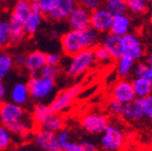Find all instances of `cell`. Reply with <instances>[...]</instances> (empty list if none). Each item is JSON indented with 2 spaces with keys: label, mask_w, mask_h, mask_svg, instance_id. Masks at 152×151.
<instances>
[{
  "label": "cell",
  "mask_w": 152,
  "mask_h": 151,
  "mask_svg": "<svg viewBox=\"0 0 152 151\" xmlns=\"http://www.w3.org/2000/svg\"><path fill=\"white\" fill-rule=\"evenodd\" d=\"M146 64H147L148 66H149L150 68L152 69V53H151V54L148 55V57H147V62H146Z\"/></svg>",
  "instance_id": "45"
},
{
  "label": "cell",
  "mask_w": 152,
  "mask_h": 151,
  "mask_svg": "<svg viewBox=\"0 0 152 151\" xmlns=\"http://www.w3.org/2000/svg\"><path fill=\"white\" fill-rule=\"evenodd\" d=\"M150 22H151V24H152V10L150 11Z\"/></svg>",
  "instance_id": "47"
},
{
  "label": "cell",
  "mask_w": 152,
  "mask_h": 151,
  "mask_svg": "<svg viewBox=\"0 0 152 151\" xmlns=\"http://www.w3.org/2000/svg\"><path fill=\"white\" fill-rule=\"evenodd\" d=\"M66 21L71 30L83 31L90 26V12L77 4L68 16Z\"/></svg>",
  "instance_id": "14"
},
{
  "label": "cell",
  "mask_w": 152,
  "mask_h": 151,
  "mask_svg": "<svg viewBox=\"0 0 152 151\" xmlns=\"http://www.w3.org/2000/svg\"><path fill=\"white\" fill-rule=\"evenodd\" d=\"M128 12L135 16H142L149 12L150 3L148 0H131L127 3Z\"/></svg>",
  "instance_id": "27"
},
{
  "label": "cell",
  "mask_w": 152,
  "mask_h": 151,
  "mask_svg": "<svg viewBox=\"0 0 152 151\" xmlns=\"http://www.w3.org/2000/svg\"><path fill=\"white\" fill-rule=\"evenodd\" d=\"M121 1H124L125 3H129L131 1V0H121Z\"/></svg>",
  "instance_id": "48"
},
{
  "label": "cell",
  "mask_w": 152,
  "mask_h": 151,
  "mask_svg": "<svg viewBox=\"0 0 152 151\" xmlns=\"http://www.w3.org/2000/svg\"><path fill=\"white\" fill-rule=\"evenodd\" d=\"M145 117L144 110H142V99L135 98L129 104L124 105L123 114L121 118H124L127 122H138Z\"/></svg>",
  "instance_id": "17"
},
{
  "label": "cell",
  "mask_w": 152,
  "mask_h": 151,
  "mask_svg": "<svg viewBox=\"0 0 152 151\" xmlns=\"http://www.w3.org/2000/svg\"><path fill=\"white\" fill-rule=\"evenodd\" d=\"M126 135L124 130L115 124H108L99 139V146L104 151H119L125 145Z\"/></svg>",
  "instance_id": "2"
},
{
  "label": "cell",
  "mask_w": 152,
  "mask_h": 151,
  "mask_svg": "<svg viewBox=\"0 0 152 151\" xmlns=\"http://www.w3.org/2000/svg\"><path fill=\"white\" fill-rule=\"evenodd\" d=\"M10 97H11V100L13 103L23 106L28 100V98H30V93H28L26 84L21 83V81L15 84L13 86L12 90H11Z\"/></svg>",
  "instance_id": "20"
},
{
  "label": "cell",
  "mask_w": 152,
  "mask_h": 151,
  "mask_svg": "<svg viewBox=\"0 0 152 151\" xmlns=\"http://www.w3.org/2000/svg\"><path fill=\"white\" fill-rule=\"evenodd\" d=\"M60 74V69L58 66H52V65H45L38 72V75L43 76V77L52 78L56 80Z\"/></svg>",
  "instance_id": "31"
},
{
  "label": "cell",
  "mask_w": 152,
  "mask_h": 151,
  "mask_svg": "<svg viewBox=\"0 0 152 151\" xmlns=\"http://www.w3.org/2000/svg\"><path fill=\"white\" fill-rule=\"evenodd\" d=\"M61 62V57L57 53H48L45 54V65H52V66H59Z\"/></svg>",
  "instance_id": "39"
},
{
  "label": "cell",
  "mask_w": 152,
  "mask_h": 151,
  "mask_svg": "<svg viewBox=\"0 0 152 151\" xmlns=\"http://www.w3.org/2000/svg\"><path fill=\"white\" fill-rule=\"evenodd\" d=\"M14 68V57L7 52H0V80H3Z\"/></svg>",
  "instance_id": "26"
},
{
  "label": "cell",
  "mask_w": 152,
  "mask_h": 151,
  "mask_svg": "<svg viewBox=\"0 0 152 151\" xmlns=\"http://www.w3.org/2000/svg\"><path fill=\"white\" fill-rule=\"evenodd\" d=\"M34 143L36 147L42 151H62L61 147L57 142L56 133L41 128L36 130L34 134Z\"/></svg>",
  "instance_id": "12"
},
{
  "label": "cell",
  "mask_w": 152,
  "mask_h": 151,
  "mask_svg": "<svg viewBox=\"0 0 152 151\" xmlns=\"http://www.w3.org/2000/svg\"><path fill=\"white\" fill-rule=\"evenodd\" d=\"M133 73H134L135 77L145 78L152 85V69L146 62H140L137 65H135V67L133 69Z\"/></svg>",
  "instance_id": "29"
},
{
  "label": "cell",
  "mask_w": 152,
  "mask_h": 151,
  "mask_svg": "<svg viewBox=\"0 0 152 151\" xmlns=\"http://www.w3.org/2000/svg\"><path fill=\"white\" fill-rule=\"evenodd\" d=\"M12 142L13 136L11 131L2 124H0V151L9 149L12 145Z\"/></svg>",
  "instance_id": "30"
},
{
  "label": "cell",
  "mask_w": 152,
  "mask_h": 151,
  "mask_svg": "<svg viewBox=\"0 0 152 151\" xmlns=\"http://www.w3.org/2000/svg\"><path fill=\"white\" fill-rule=\"evenodd\" d=\"M116 62V72L119 77L126 78L133 73V69L135 67V62L133 59L123 55Z\"/></svg>",
  "instance_id": "23"
},
{
  "label": "cell",
  "mask_w": 152,
  "mask_h": 151,
  "mask_svg": "<svg viewBox=\"0 0 152 151\" xmlns=\"http://www.w3.org/2000/svg\"><path fill=\"white\" fill-rule=\"evenodd\" d=\"M5 95H7V87L2 80H0V103L3 102Z\"/></svg>",
  "instance_id": "43"
},
{
  "label": "cell",
  "mask_w": 152,
  "mask_h": 151,
  "mask_svg": "<svg viewBox=\"0 0 152 151\" xmlns=\"http://www.w3.org/2000/svg\"><path fill=\"white\" fill-rule=\"evenodd\" d=\"M149 1V3H150V5H152V0H148Z\"/></svg>",
  "instance_id": "49"
},
{
  "label": "cell",
  "mask_w": 152,
  "mask_h": 151,
  "mask_svg": "<svg viewBox=\"0 0 152 151\" xmlns=\"http://www.w3.org/2000/svg\"><path fill=\"white\" fill-rule=\"evenodd\" d=\"M85 151H98V146L93 141L90 139H83L80 143Z\"/></svg>",
  "instance_id": "41"
},
{
  "label": "cell",
  "mask_w": 152,
  "mask_h": 151,
  "mask_svg": "<svg viewBox=\"0 0 152 151\" xmlns=\"http://www.w3.org/2000/svg\"><path fill=\"white\" fill-rule=\"evenodd\" d=\"M64 128V118L59 113H53L50 117L45 120L43 125L41 126V129L48 130L51 132L57 133L61 129Z\"/></svg>",
  "instance_id": "25"
},
{
  "label": "cell",
  "mask_w": 152,
  "mask_h": 151,
  "mask_svg": "<svg viewBox=\"0 0 152 151\" xmlns=\"http://www.w3.org/2000/svg\"><path fill=\"white\" fill-rule=\"evenodd\" d=\"M30 97L36 100H42L49 97L55 89V80L40 75L31 76L26 83Z\"/></svg>",
  "instance_id": "5"
},
{
  "label": "cell",
  "mask_w": 152,
  "mask_h": 151,
  "mask_svg": "<svg viewBox=\"0 0 152 151\" xmlns=\"http://www.w3.org/2000/svg\"><path fill=\"white\" fill-rule=\"evenodd\" d=\"M131 30H132V19L128 15V13L113 16L110 33L119 36V37H123V36L130 33Z\"/></svg>",
  "instance_id": "16"
},
{
  "label": "cell",
  "mask_w": 152,
  "mask_h": 151,
  "mask_svg": "<svg viewBox=\"0 0 152 151\" xmlns=\"http://www.w3.org/2000/svg\"><path fill=\"white\" fill-rule=\"evenodd\" d=\"M28 1H34V0H28Z\"/></svg>",
  "instance_id": "50"
},
{
  "label": "cell",
  "mask_w": 152,
  "mask_h": 151,
  "mask_svg": "<svg viewBox=\"0 0 152 151\" xmlns=\"http://www.w3.org/2000/svg\"><path fill=\"white\" fill-rule=\"evenodd\" d=\"M28 118L26 109L13 102L0 103V124L10 129L16 124Z\"/></svg>",
  "instance_id": "4"
},
{
  "label": "cell",
  "mask_w": 152,
  "mask_h": 151,
  "mask_svg": "<svg viewBox=\"0 0 152 151\" xmlns=\"http://www.w3.org/2000/svg\"><path fill=\"white\" fill-rule=\"evenodd\" d=\"M81 90H83V85L81 84H75V85L60 91L55 96V98L52 100V103L49 105L53 113L60 114L66 109L69 108L73 104L76 97L78 96L79 93L81 92Z\"/></svg>",
  "instance_id": "6"
},
{
  "label": "cell",
  "mask_w": 152,
  "mask_h": 151,
  "mask_svg": "<svg viewBox=\"0 0 152 151\" xmlns=\"http://www.w3.org/2000/svg\"><path fill=\"white\" fill-rule=\"evenodd\" d=\"M53 114L49 105H45L43 103H38L34 106L33 113H32V123L37 129L41 128L45 120Z\"/></svg>",
  "instance_id": "19"
},
{
  "label": "cell",
  "mask_w": 152,
  "mask_h": 151,
  "mask_svg": "<svg viewBox=\"0 0 152 151\" xmlns=\"http://www.w3.org/2000/svg\"><path fill=\"white\" fill-rule=\"evenodd\" d=\"M34 1L36 3L38 12L42 14L43 16L49 15L53 7V4H54V0H34Z\"/></svg>",
  "instance_id": "34"
},
{
  "label": "cell",
  "mask_w": 152,
  "mask_h": 151,
  "mask_svg": "<svg viewBox=\"0 0 152 151\" xmlns=\"http://www.w3.org/2000/svg\"><path fill=\"white\" fill-rule=\"evenodd\" d=\"M110 95H111L112 99L121 103L123 105L129 104L136 98L134 91H133L132 83L126 78H121V79L117 80L116 83L112 86Z\"/></svg>",
  "instance_id": "9"
},
{
  "label": "cell",
  "mask_w": 152,
  "mask_h": 151,
  "mask_svg": "<svg viewBox=\"0 0 152 151\" xmlns=\"http://www.w3.org/2000/svg\"><path fill=\"white\" fill-rule=\"evenodd\" d=\"M109 124V119L104 114L91 112L80 118V125L85 131L90 134H102Z\"/></svg>",
  "instance_id": "8"
},
{
  "label": "cell",
  "mask_w": 152,
  "mask_h": 151,
  "mask_svg": "<svg viewBox=\"0 0 152 151\" xmlns=\"http://www.w3.org/2000/svg\"><path fill=\"white\" fill-rule=\"evenodd\" d=\"M100 45L109 53L112 60H118L123 56V47H121V37L112 33H106L100 39Z\"/></svg>",
  "instance_id": "15"
},
{
  "label": "cell",
  "mask_w": 152,
  "mask_h": 151,
  "mask_svg": "<svg viewBox=\"0 0 152 151\" xmlns=\"http://www.w3.org/2000/svg\"><path fill=\"white\" fill-rule=\"evenodd\" d=\"M62 151H85L80 143L70 141L66 146L62 148Z\"/></svg>",
  "instance_id": "40"
},
{
  "label": "cell",
  "mask_w": 152,
  "mask_h": 151,
  "mask_svg": "<svg viewBox=\"0 0 152 151\" xmlns=\"http://www.w3.org/2000/svg\"><path fill=\"white\" fill-rule=\"evenodd\" d=\"M131 83H132L133 91L136 98L142 99L152 93V85L145 78L134 77Z\"/></svg>",
  "instance_id": "22"
},
{
  "label": "cell",
  "mask_w": 152,
  "mask_h": 151,
  "mask_svg": "<svg viewBox=\"0 0 152 151\" xmlns=\"http://www.w3.org/2000/svg\"><path fill=\"white\" fill-rule=\"evenodd\" d=\"M12 29L9 20H0V49L10 45Z\"/></svg>",
  "instance_id": "28"
},
{
  "label": "cell",
  "mask_w": 152,
  "mask_h": 151,
  "mask_svg": "<svg viewBox=\"0 0 152 151\" xmlns=\"http://www.w3.org/2000/svg\"><path fill=\"white\" fill-rule=\"evenodd\" d=\"M93 52H94V56H95V60L96 62H99V64H109L112 59L110 57L109 53L106 51L104 47L102 45H97L96 47L93 49Z\"/></svg>",
  "instance_id": "32"
},
{
  "label": "cell",
  "mask_w": 152,
  "mask_h": 151,
  "mask_svg": "<svg viewBox=\"0 0 152 151\" xmlns=\"http://www.w3.org/2000/svg\"><path fill=\"white\" fill-rule=\"evenodd\" d=\"M113 16L104 7H98L90 13V26L99 34L109 33Z\"/></svg>",
  "instance_id": "11"
},
{
  "label": "cell",
  "mask_w": 152,
  "mask_h": 151,
  "mask_svg": "<svg viewBox=\"0 0 152 151\" xmlns=\"http://www.w3.org/2000/svg\"><path fill=\"white\" fill-rule=\"evenodd\" d=\"M15 151H35V150L30 146H20V147H18Z\"/></svg>",
  "instance_id": "44"
},
{
  "label": "cell",
  "mask_w": 152,
  "mask_h": 151,
  "mask_svg": "<svg viewBox=\"0 0 152 151\" xmlns=\"http://www.w3.org/2000/svg\"><path fill=\"white\" fill-rule=\"evenodd\" d=\"M32 13L31 1L28 0H16L13 5L11 16H10V24L11 28H23V24L28 16Z\"/></svg>",
  "instance_id": "10"
},
{
  "label": "cell",
  "mask_w": 152,
  "mask_h": 151,
  "mask_svg": "<svg viewBox=\"0 0 152 151\" xmlns=\"http://www.w3.org/2000/svg\"><path fill=\"white\" fill-rule=\"evenodd\" d=\"M76 5L77 0H54L52 10L47 17L53 21H64Z\"/></svg>",
  "instance_id": "13"
},
{
  "label": "cell",
  "mask_w": 152,
  "mask_h": 151,
  "mask_svg": "<svg viewBox=\"0 0 152 151\" xmlns=\"http://www.w3.org/2000/svg\"><path fill=\"white\" fill-rule=\"evenodd\" d=\"M124 110V105L121 103H118L114 99H111L108 104V111L110 114H112L115 117H121Z\"/></svg>",
  "instance_id": "36"
},
{
  "label": "cell",
  "mask_w": 152,
  "mask_h": 151,
  "mask_svg": "<svg viewBox=\"0 0 152 151\" xmlns=\"http://www.w3.org/2000/svg\"><path fill=\"white\" fill-rule=\"evenodd\" d=\"M123 55L137 62L145 54V48L140 36L134 33H128L121 37Z\"/></svg>",
  "instance_id": "7"
},
{
  "label": "cell",
  "mask_w": 152,
  "mask_h": 151,
  "mask_svg": "<svg viewBox=\"0 0 152 151\" xmlns=\"http://www.w3.org/2000/svg\"><path fill=\"white\" fill-rule=\"evenodd\" d=\"M94 52L93 49H86L72 56L71 62L66 69V74L68 77L77 78L83 75L95 65Z\"/></svg>",
  "instance_id": "1"
},
{
  "label": "cell",
  "mask_w": 152,
  "mask_h": 151,
  "mask_svg": "<svg viewBox=\"0 0 152 151\" xmlns=\"http://www.w3.org/2000/svg\"><path fill=\"white\" fill-rule=\"evenodd\" d=\"M56 136H57V142H58L59 146L61 147V149L71 141V133H70L69 130L64 129V128L56 133Z\"/></svg>",
  "instance_id": "38"
},
{
  "label": "cell",
  "mask_w": 152,
  "mask_h": 151,
  "mask_svg": "<svg viewBox=\"0 0 152 151\" xmlns=\"http://www.w3.org/2000/svg\"><path fill=\"white\" fill-rule=\"evenodd\" d=\"M104 7L112 16L123 15L128 13V7L127 3H125L121 0H102Z\"/></svg>",
  "instance_id": "24"
},
{
  "label": "cell",
  "mask_w": 152,
  "mask_h": 151,
  "mask_svg": "<svg viewBox=\"0 0 152 151\" xmlns=\"http://www.w3.org/2000/svg\"><path fill=\"white\" fill-rule=\"evenodd\" d=\"M142 110H144V115L148 119L152 120V93L145 98L142 99Z\"/></svg>",
  "instance_id": "37"
},
{
  "label": "cell",
  "mask_w": 152,
  "mask_h": 151,
  "mask_svg": "<svg viewBox=\"0 0 152 151\" xmlns=\"http://www.w3.org/2000/svg\"><path fill=\"white\" fill-rule=\"evenodd\" d=\"M14 0H0V3H11Z\"/></svg>",
  "instance_id": "46"
},
{
  "label": "cell",
  "mask_w": 152,
  "mask_h": 151,
  "mask_svg": "<svg viewBox=\"0 0 152 151\" xmlns=\"http://www.w3.org/2000/svg\"><path fill=\"white\" fill-rule=\"evenodd\" d=\"M77 4L91 13L102 7V0H77Z\"/></svg>",
  "instance_id": "35"
},
{
  "label": "cell",
  "mask_w": 152,
  "mask_h": 151,
  "mask_svg": "<svg viewBox=\"0 0 152 151\" xmlns=\"http://www.w3.org/2000/svg\"><path fill=\"white\" fill-rule=\"evenodd\" d=\"M60 45H61L62 52L64 53V55L69 57L74 56L83 50L88 49L87 39H86L83 30V31H77V30H71L70 29L69 31L61 35Z\"/></svg>",
  "instance_id": "3"
},
{
  "label": "cell",
  "mask_w": 152,
  "mask_h": 151,
  "mask_svg": "<svg viewBox=\"0 0 152 151\" xmlns=\"http://www.w3.org/2000/svg\"><path fill=\"white\" fill-rule=\"evenodd\" d=\"M12 33H11V39H10V45H18L21 43L26 37L24 33L23 28H11Z\"/></svg>",
  "instance_id": "33"
},
{
  "label": "cell",
  "mask_w": 152,
  "mask_h": 151,
  "mask_svg": "<svg viewBox=\"0 0 152 151\" xmlns=\"http://www.w3.org/2000/svg\"><path fill=\"white\" fill-rule=\"evenodd\" d=\"M43 15L39 12H32L23 24V30L26 36H33L38 32L42 22Z\"/></svg>",
  "instance_id": "21"
},
{
  "label": "cell",
  "mask_w": 152,
  "mask_h": 151,
  "mask_svg": "<svg viewBox=\"0 0 152 151\" xmlns=\"http://www.w3.org/2000/svg\"><path fill=\"white\" fill-rule=\"evenodd\" d=\"M26 54H18L14 57V66L19 67V68H24V64H26Z\"/></svg>",
  "instance_id": "42"
},
{
  "label": "cell",
  "mask_w": 152,
  "mask_h": 151,
  "mask_svg": "<svg viewBox=\"0 0 152 151\" xmlns=\"http://www.w3.org/2000/svg\"><path fill=\"white\" fill-rule=\"evenodd\" d=\"M45 65V53L41 51H33L26 55L24 68L30 72V75L35 76Z\"/></svg>",
  "instance_id": "18"
}]
</instances>
